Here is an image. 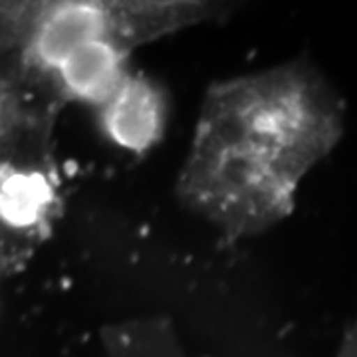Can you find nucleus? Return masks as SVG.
Returning <instances> with one entry per match:
<instances>
[{
  "instance_id": "obj_4",
  "label": "nucleus",
  "mask_w": 357,
  "mask_h": 357,
  "mask_svg": "<svg viewBox=\"0 0 357 357\" xmlns=\"http://www.w3.org/2000/svg\"><path fill=\"white\" fill-rule=\"evenodd\" d=\"M131 52L129 44L115 38L86 42L58 64L50 84L62 102L86 103L98 109L131 72Z\"/></svg>"
},
{
  "instance_id": "obj_2",
  "label": "nucleus",
  "mask_w": 357,
  "mask_h": 357,
  "mask_svg": "<svg viewBox=\"0 0 357 357\" xmlns=\"http://www.w3.org/2000/svg\"><path fill=\"white\" fill-rule=\"evenodd\" d=\"M217 10L206 2H42L30 8L22 40L24 62L50 79L66 56L86 42L115 38L135 50L145 42L204 22Z\"/></svg>"
},
{
  "instance_id": "obj_5",
  "label": "nucleus",
  "mask_w": 357,
  "mask_h": 357,
  "mask_svg": "<svg viewBox=\"0 0 357 357\" xmlns=\"http://www.w3.org/2000/svg\"><path fill=\"white\" fill-rule=\"evenodd\" d=\"M60 195L50 167L0 165V229L38 238L52 229Z\"/></svg>"
},
{
  "instance_id": "obj_1",
  "label": "nucleus",
  "mask_w": 357,
  "mask_h": 357,
  "mask_svg": "<svg viewBox=\"0 0 357 357\" xmlns=\"http://www.w3.org/2000/svg\"><path fill=\"white\" fill-rule=\"evenodd\" d=\"M342 129V103L306 64L222 82L204 100L178 195L232 241L258 234L290 215Z\"/></svg>"
},
{
  "instance_id": "obj_3",
  "label": "nucleus",
  "mask_w": 357,
  "mask_h": 357,
  "mask_svg": "<svg viewBox=\"0 0 357 357\" xmlns=\"http://www.w3.org/2000/svg\"><path fill=\"white\" fill-rule=\"evenodd\" d=\"M103 137L117 149L147 153L163 139L169 117L165 91L151 77L129 72L107 102L98 107Z\"/></svg>"
}]
</instances>
